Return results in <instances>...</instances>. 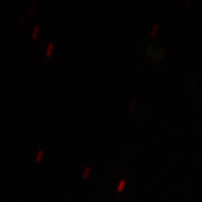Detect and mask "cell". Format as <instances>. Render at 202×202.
I'll return each instance as SVG.
<instances>
[{"instance_id": "obj_1", "label": "cell", "mask_w": 202, "mask_h": 202, "mask_svg": "<svg viewBox=\"0 0 202 202\" xmlns=\"http://www.w3.org/2000/svg\"><path fill=\"white\" fill-rule=\"evenodd\" d=\"M54 47H55L54 42H50V43H49L48 46H47V48H46V50H45V54L46 55H51L52 53L54 50Z\"/></svg>"}, {"instance_id": "obj_2", "label": "cell", "mask_w": 202, "mask_h": 202, "mask_svg": "<svg viewBox=\"0 0 202 202\" xmlns=\"http://www.w3.org/2000/svg\"><path fill=\"white\" fill-rule=\"evenodd\" d=\"M39 30H40L39 25H36V26L34 27L33 32H32V38H33L34 39H36V38H38V33H39Z\"/></svg>"}, {"instance_id": "obj_3", "label": "cell", "mask_w": 202, "mask_h": 202, "mask_svg": "<svg viewBox=\"0 0 202 202\" xmlns=\"http://www.w3.org/2000/svg\"><path fill=\"white\" fill-rule=\"evenodd\" d=\"M43 155H44V151H43V150H39V151H38L37 155H36V157H35V160H36L37 162H39L40 160H41V158L43 157Z\"/></svg>"}, {"instance_id": "obj_4", "label": "cell", "mask_w": 202, "mask_h": 202, "mask_svg": "<svg viewBox=\"0 0 202 202\" xmlns=\"http://www.w3.org/2000/svg\"><path fill=\"white\" fill-rule=\"evenodd\" d=\"M91 170H92V168L90 166H85L84 168V169L82 170V176L83 177H87L89 174H90V172H91Z\"/></svg>"}, {"instance_id": "obj_5", "label": "cell", "mask_w": 202, "mask_h": 202, "mask_svg": "<svg viewBox=\"0 0 202 202\" xmlns=\"http://www.w3.org/2000/svg\"><path fill=\"white\" fill-rule=\"evenodd\" d=\"M158 28H159V24L158 23H155V24H154V26L152 27V30H151V36H155V35L156 34V32H157V30H158Z\"/></svg>"}, {"instance_id": "obj_6", "label": "cell", "mask_w": 202, "mask_h": 202, "mask_svg": "<svg viewBox=\"0 0 202 202\" xmlns=\"http://www.w3.org/2000/svg\"><path fill=\"white\" fill-rule=\"evenodd\" d=\"M136 104H137V99H133L132 100V102H131V105H130V109H133L135 106H136Z\"/></svg>"}, {"instance_id": "obj_7", "label": "cell", "mask_w": 202, "mask_h": 202, "mask_svg": "<svg viewBox=\"0 0 202 202\" xmlns=\"http://www.w3.org/2000/svg\"><path fill=\"white\" fill-rule=\"evenodd\" d=\"M124 184H125V181H124V180L121 181V183L119 184V189H120V188H122V187L124 186Z\"/></svg>"}]
</instances>
